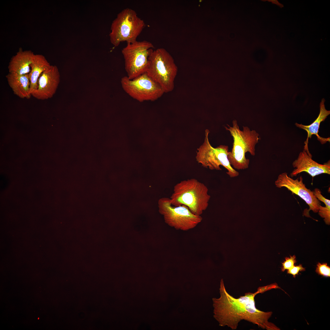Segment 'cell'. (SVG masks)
<instances>
[{
  "label": "cell",
  "mask_w": 330,
  "mask_h": 330,
  "mask_svg": "<svg viewBox=\"0 0 330 330\" xmlns=\"http://www.w3.org/2000/svg\"><path fill=\"white\" fill-rule=\"evenodd\" d=\"M226 130L229 131L233 139V146L229 152L228 158L233 167L238 170L248 168L250 163L249 159L246 157V153L249 152L254 156L255 154V146L260 140L259 134L255 130H251L247 126H243L240 129L236 120L232 122V126L227 124Z\"/></svg>",
  "instance_id": "cell-3"
},
{
  "label": "cell",
  "mask_w": 330,
  "mask_h": 330,
  "mask_svg": "<svg viewBox=\"0 0 330 330\" xmlns=\"http://www.w3.org/2000/svg\"><path fill=\"white\" fill-rule=\"evenodd\" d=\"M325 100L324 99H322L320 105V113L317 118L311 124L309 125H304L299 124L297 123H295L297 127L305 130L307 133V137L306 141L305 142L304 150H306L310 155H311L309 152L308 147V143L309 138H311V136L315 135L317 139L322 144L330 141V138H324L319 136L318 134V130L321 122L324 121L327 116L330 114V111L327 110L324 104Z\"/></svg>",
  "instance_id": "cell-14"
},
{
  "label": "cell",
  "mask_w": 330,
  "mask_h": 330,
  "mask_svg": "<svg viewBox=\"0 0 330 330\" xmlns=\"http://www.w3.org/2000/svg\"><path fill=\"white\" fill-rule=\"evenodd\" d=\"M306 150H304L299 154L297 159L292 163L294 169L291 174V176H296L300 173L305 172L313 177L322 174H330V163L329 161L323 164L318 163L312 159Z\"/></svg>",
  "instance_id": "cell-12"
},
{
  "label": "cell",
  "mask_w": 330,
  "mask_h": 330,
  "mask_svg": "<svg viewBox=\"0 0 330 330\" xmlns=\"http://www.w3.org/2000/svg\"><path fill=\"white\" fill-rule=\"evenodd\" d=\"M209 133L208 130H205L204 142L197 149L196 157V161L203 167L211 170H221L220 166H222L227 170L226 174L230 177L238 176L239 172L231 166L228 158V146L221 145L213 147L209 141Z\"/></svg>",
  "instance_id": "cell-6"
},
{
  "label": "cell",
  "mask_w": 330,
  "mask_h": 330,
  "mask_svg": "<svg viewBox=\"0 0 330 330\" xmlns=\"http://www.w3.org/2000/svg\"><path fill=\"white\" fill-rule=\"evenodd\" d=\"M178 71L173 57L166 50L161 48L152 51L146 72L160 85L164 93L174 90Z\"/></svg>",
  "instance_id": "cell-4"
},
{
  "label": "cell",
  "mask_w": 330,
  "mask_h": 330,
  "mask_svg": "<svg viewBox=\"0 0 330 330\" xmlns=\"http://www.w3.org/2000/svg\"><path fill=\"white\" fill-rule=\"evenodd\" d=\"M278 287L276 283L260 287L254 293L246 292L244 295L236 298L227 292L222 279L219 289L220 296L212 299L214 317L219 326H227L232 330L236 329L239 323L242 320L256 324L262 329L279 330L274 324L268 321L272 312H264L257 309L255 299L258 294Z\"/></svg>",
  "instance_id": "cell-1"
},
{
  "label": "cell",
  "mask_w": 330,
  "mask_h": 330,
  "mask_svg": "<svg viewBox=\"0 0 330 330\" xmlns=\"http://www.w3.org/2000/svg\"><path fill=\"white\" fill-rule=\"evenodd\" d=\"M208 192L207 186L195 178L184 180L174 186L170 201L173 206L185 205L193 214L201 215L209 205Z\"/></svg>",
  "instance_id": "cell-2"
},
{
  "label": "cell",
  "mask_w": 330,
  "mask_h": 330,
  "mask_svg": "<svg viewBox=\"0 0 330 330\" xmlns=\"http://www.w3.org/2000/svg\"><path fill=\"white\" fill-rule=\"evenodd\" d=\"M305 269L302 267L301 264L297 266H294L289 270H288L287 273L292 274L294 277H295L296 275L298 274L299 271H304Z\"/></svg>",
  "instance_id": "cell-20"
},
{
  "label": "cell",
  "mask_w": 330,
  "mask_h": 330,
  "mask_svg": "<svg viewBox=\"0 0 330 330\" xmlns=\"http://www.w3.org/2000/svg\"><path fill=\"white\" fill-rule=\"evenodd\" d=\"M316 272L320 275L325 277H330V267L326 263L321 264L318 262L317 264Z\"/></svg>",
  "instance_id": "cell-18"
},
{
  "label": "cell",
  "mask_w": 330,
  "mask_h": 330,
  "mask_svg": "<svg viewBox=\"0 0 330 330\" xmlns=\"http://www.w3.org/2000/svg\"><path fill=\"white\" fill-rule=\"evenodd\" d=\"M121 84L125 91L137 101H154L160 97L164 93L160 85L145 72L132 79L127 76L121 79Z\"/></svg>",
  "instance_id": "cell-9"
},
{
  "label": "cell",
  "mask_w": 330,
  "mask_h": 330,
  "mask_svg": "<svg viewBox=\"0 0 330 330\" xmlns=\"http://www.w3.org/2000/svg\"><path fill=\"white\" fill-rule=\"evenodd\" d=\"M158 207L165 223L177 230L186 231L193 229L203 219L201 215L193 214L185 205H172L170 198L160 199Z\"/></svg>",
  "instance_id": "cell-7"
},
{
  "label": "cell",
  "mask_w": 330,
  "mask_h": 330,
  "mask_svg": "<svg viewBox=\"0 0 330 330\" xmlns=\"http://www.w3.org/2000/svg\"><path fill=\"white\" fill-rule=\"evenodd\" d=\"M276 186L278 188L285 187L292 193L297 195L305 201L309 207V209H305L303 215L306 217L311 218L309 215L310 210L314 213L318 212L321 202L315 196L313 191L306 187L303 182L301 176L296 179H294L288 176L286 172L280 174L275 181Z\"/></svg>",
  "instance_id": "cell-10"
},
{
  "label": "cell",
  "mask_w": 330,
  "mask_h": 330,
  "mask_svg": "<svg viewBox=\"0 0 330 330\" xmlns=\"http://www.w3.org/2000/svg\"><path fill=\"white\" fill-rule=\"evenodd\" d=\"M325 207L320 205L318 211V214L322 218H324L325 223L330 224V204H325Z\"/></svg>",
  "instance_id": "cell-17"
},
{
  "label": "cell",
  "mask_w": 330,
  "mask_h": 330,
  "mask_svg": "<svg viewBox=\"0 0 330 330\" xmlns=\"http://www.w3.org/2000/svg\"><path fill=\"white\" fill-rule=\"evenodd\" d=\"M145 26L144 21L138 16L135 10L124 9L117 14L111 24L109 34L110 42L115 47L123 42H134Z\"/></svg>",
  "instance_id": "cell-5"
},
{
  "label": "cell",
  "mask_w": 330,
  "mask_h": 330,
  "mask_svg": "<svg viewBox=\"0 0 330 330\" xmlns=\"http://www.w3.org/2000/svg\"><path fill=\"white\" fill-rule=\"evenodd\" d=\"M51 65L43 55H35L30 65V71L28 74L30 82V93L31 94L37 89L38 79L42 74Z\"/></svg>",
  "instance_id": "cell-16"
},
{
  "label": "cell",
  "mask_w": 330,
  "mask_h": 330,
  "mask_svg": "<svg viewBox=\"0 0 330 330\" xmlns=\"http://www.w3.org/2000/svg\"><path fill=\"white\" fill-rule=\"evenodd\" d=\"M296 256L295 255L290 256L289 257H286L285 261L282 263V266L281 271L284 272L286 270H289L294 266V264L296 263Z\"/></svg>",
  "instance_id": "cell-19"
},
{
  "label": "cell",
  "mask_w": 330,
  "mask_h": 330,
  "mask_svg": "<svg viewBox=\"0 0 330 330\" xmlns=\"http://www.w3.org/2000/svg\"><path fill=\"white\" fill-rule=\"evenodd\" d=\"M59 82L57 68L51 65L40 75L37 89L31 96L40 100H47L52 97L55 93Z\"/></svg>",
  "instance_id": "cell-11"
},
{
  "label": "cell",
  "mask_w": 330,
  "mask_h": 330,
  "mask_svg": "<svg viewBox=\"0 0 330 330\" xmlns=\"http://www.w3.org/2000/svg\"><path fill=\"white\" fill-rule=\"evenodd\" d=\"M154 46L151 42L143 40L127 43L122 50L127 77L133 79L146 72L148 57Z\"/></svg>",
  "instance_id": "cell-8"
},
{
  "label": "cell",
  "mask_w": 330,
  "mask_h": 330,
  "mask_svg": "<svg viewBox=\"0 0 330 330\" xmlns=\"http://www.w3.org/2000/svg\"><path fill=\"white\" fill-rule=\"evenodd\" d=\"M6 77L14 94L20 98L30 99V82L28 74L22 75L9 73Z\"/></svg>",
  "instance_id": "cell-15"
},
{
  "label": "cell",
  "mask_w": 330,
  "mask_h": 330,
  "mask_svg": "<svg viewBox=\"0 0 330 330\" xmlns=\"http://www.w3.org/2000/svg\"><path fill=\"white\" fill-rule=\"evenodd\" d=\"M35 55L31 50H23L20 48L9 62V73L19 75L28 74Z\"/></svg>",
  "instance_id": "cell-13"
}]
</instances>
